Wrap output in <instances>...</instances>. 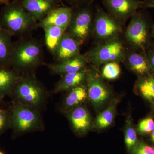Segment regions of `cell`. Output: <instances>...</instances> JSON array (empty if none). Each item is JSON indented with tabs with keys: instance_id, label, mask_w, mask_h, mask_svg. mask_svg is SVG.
I'll use <instances>...</instances> for the list:
<instances>
[{
	"instance_id": "1",
	"label": "cell",
	"mask_w": 154,
	"mask_h": 154,
	"mask_svg": "<svg viewBox=\"0 0 154 154\" xmlns=\"http://www.w3.org/2000/svg\"><path fill=\"white\" fill-rule=\"evenodd\" d=\"M151 29L145 13L137 11L127 28L125 33V39L134 49L145 53L152 43Z\"/></svg>"
},
{
	"instance_id": "2",
	"label": "cell",
	"mask_w": 154,
	"mask_h": 154,
	"mask_svg": "<svg viewBox=\"0 0 154 154\" xmlns=\"http://www.w3.org/2000/svg\"><path fill=\"white\" fill-rule=\"evenodd\" d=\"M34 20L26 12L22 3L6 4L0 12V24L3 29L13 34H20L28 29Z\"/></svg>"
},
{
	"instance_id": "3",
	"label": "cell",
	"mask_w": 154,
	"mask_h": 154,
	"mask_svg": "<svg viewBox=\"0 0 154 154\" xmlns=\"http://www.w3.org/2000/svg\"><path fill=\"white\" fill-rule=\"evenodd\" d=\"M126 50L118 37L103 42L91 49L86 57L96 66L108 63L124 62Z\"/></svg>"
},
{
	"instance_id": "4",
	"label": "cell",
	"mask_w": 154,
	"mask_h": 154,
	"mask_svg": "<svg viewBox=\"0 0 154 154\" xmlns=\"http://www.w3.org/2000/svg\"><path fill=\"white\" fill-rule=\"evenodd\" d=\"M41 123L39 113L34 107L21 103H16L11 112V125L17 134L37 128Z\"/></svg>"
},
{
	"instance_id": "5",
	"label": "cell",
	"mask_w": 154,
	"mask_h": 154,
	"mask_svg": "<svg viewBox=\"0 0 154 154\" xmlns=\"http://www.w3.org/2000/svg\"><path fill=\"white\" fill-rule=\"evenodd\" d=\"M41 53L40 45L35 42L13 44L10 64L19 69L33 66L38 62Z\"/></svg>"
},
{
	"instance_id": "6",
	"label": "cell",
	"mask_w": 154,
	"mask_h": 154,
	"mask_svg": "<svg viewBox=\"0 0 154 154\" xmlns=\"http://www.w3.org/2000/svg\"><path fill=\"white\" fill-rule=\"evenodd\" d=\"M13 92L19 103L34 108L41 105L44 99L43 89L32 79H19Z\"/></svg>"
},
{
	"instance_id": "7",
	"label": "cell",
	"mask_w": 154,
	"mask_h": 154,
	"mask_svg": "<svg viewBox=\"0 0 154 154\" xmlns=\"http://www.w3.org/2000/svg\"><path fill=\"white\" fill-rule=\"evenodd\" d=\"M119 22L102 9L96 10L94 25V33L96 38L105 42L118 37L122 32Z\"/></svg>"
},
{
	"instance_id": "8",
	"label": "cell",
	"mask_w": 154,
	"mask_h": 154,
	"mask_svg": "<svg viewBox=\"0 0 154 154\" xmlns=\"http://www.w3.org/2000/svg\"><path fill=\"white\" fill-rule=\"evenodd\" d=\"M93 13L89 7H85L73 12L69 24V33L79 44L84 43L91 32Z\"/></svg>"
},
{
	"instance_id": "9",
	"label": "cell",
	"mask_w": 154,
	"mask_h": 154,
	"mask_svg": "<svg viewBox=\"0 0 154 154\" xmlns=\"http://www.w3.org/2000/svg\"><path fill=\"white\" fill-rule=\"evenodd\" d=\"M140 0H103L108 13L119 22L132 17L140 8Z\"/></svg>"
},
{
	"instance_id": "10",
	"label": "cell",
	"mask_w": 154,
	"mask_h": 154,
	"mask_svg": "<svg viewBox=\"0 0 154 154\" xmlns=\"http://www.w3.org/2000/svg\"><path fill=\"white\" fill-rule=\"evenodd\" d=\"M88 96L90 101L95 105L104 104L110 96V91L101 77L93 71L87 72Z\"/></svg>"
},
{
	"instance_id": "11",
	"label": "cell",
	"mask_w": 154,
	"mask_h": 154,
	"mask_svg": "<svg viewBox=\"0 0 154 154\" xmlns=\"http://www.w3.org/2000/svg\"><path fill=\"white\" fill-rule=\"evenodd\" d=\"M72 14V10L69 7L54 8L42 20L39 25L42 28L53 25L65 30L70 22Z\"/></svg>"
},
{
	"instance_id": "12",
	"label": "cell",
	"mask_w": 154,
	"mask_h": 154,
	"mask_svg": "<svg viewBox=\"0 0 154 154\" xmlns=\"http://www.w3.org/2000/svg\"><path fill=\"white\" fill-rule=\"evenodd\" d=\"M124 61L132 72L140 77L152 74V71L145 53L126 51Z\"/></svg>"
},
{
	"instance_id": "13",
	"label": "cell",
	"mask_w": 154,
	"mask_h": 154,
	"mask_svg": "<svg viewBox=\"0 0 154 154\" xmlns=\"http://www.w3.org/2000/svg\"><path fill=\"white\" fill-rule=\"evenodd\" d=\"M22 5L33 20H42L54 9V0H23Z\"/></svg>"
},
{
	"instance_id": "14",
	"label": "cell",
	"mask_w": 154,
	"mask_h": 154,
	"mask_svg": "<svg viewBox=\"0 0 154 154\" xmlns=\"http://www.w3.org/2000/svg\"><path fill=\"white\" fill-rule=\"evenodd\" d=\"M79 45L69 34L63 35L55 50L58 59L62 62L79 55Z\"/></svg>"
},
{
	"instance_id": "15",
	"label": "cell",
	"mask_w": 154,
	"mask_h": 154,
	"mask_svg": "<svg viewBox=\"0 0 154 154\" xmlns=\"http://www.w3.org/2000/svg\"><path fill=\"white\" fill-rule=\"evenodd\" d=\"M75 131L79 134H85L90 129L91 119L88 110L85 107L78 106L74 108L69 115Z\"/></svg>"
},
{
	"instance_id": "16",
	"label": "cell",
	"mask_w": 154,
	"mask_h": 154,
	"mask_svg": "<svg viewBox=\"0 0 154 154\" xmlns=\"http://www.w3.org/2000/svg\"><path fill=\"white\" fill-rule=\"evenodd\" d=\"M88 60L86 57L79 54L67 60L60 62L57 64L51 66L50 68L55 73L63 75L75 73L82 70Z\"/></svg>"
},
{
	"instance_id": "17",
	"label": "cell",
	"mask_w": 154,
	"mask_h": 154,
	"mask_svg": "<svg viewBox=\"0 0 154 154\" xmlns=\"http://www.w3.org/2000/svg\"><path fill=\"white\" fill-rule=\"evenodd\" d=\"M19 79L16 72L7 66H0V96L4 97L12 93Z\"/></svg>"
},
{
	"instance_id": "18",
	"label": "cell",
	"mask_w": 154,
	"mask_h": 154,
	"mask_svg": "<svg viewBox=\"0 0 154 154\" xmlns=\"http://www.w3.org/2000/svg\"><path fill=\"white\" fill-rule=\"evenodd\" d=\"M87 72L80 71L75 73L64 75L56 86L54 91L56 93L71 90L77 86L82 85L86 79Z\"/></svg>"
},
{
	"instance_id": "19",
	"label": "cell",
	"mask_w": 154,
	"mask_h": 154,
	"mask_svg": "<svg viewBox=\"0 0 154 154\" xmlns=\"http://www.w3.org/2000/svg\"><path fill=\"white\" fill-rule=\"evenodd\" d=\"M88 97L87 88L80 85L71 89L64 101L63 107L66 110L73 109L82 104Z\"/></svg>"
},
{
	"instance_id": "20",
	"label": "cell",
	"mask_w": 154,
	"mask_h": 154,
	"mask_svg": "<svg viewBox=\"0 0 154 154\" xmlns=\"http://www.w3.org/2000/svg\"><path fill=\"white\" fill-rule=\"evenodd\" d=\"M11 36V33L4 29L0 31V66H7L10 64L13 45Z\"/></svg>"
},
{
	"instance_id": "21",
	"label": "cell",
	"mask_w": 154,
	"mask_h": 154,
	"mask_svg": "<svg viewBox=\"0 0 154 154\" xmlns=\"http://www.w3.org/2000/svg\"><path fill=\"white\" fill-rule=\"evenodd\" d=\"M45 42L48 49L55 51L65 30L57 26L50 25L44 28Z\"/></svg>"
},
{
	"instance_id": "22",
	"label": "cell",
	"mask_w": 154,
	"mask_h": 154,
	"mask_svg": "<svg viewBox=\"0 0 154 154\" xmlns=\"http://www.w3.org/2000/svg\"><path fill=\"white\" fill-rule=\"evenodd\" d=\"M137 88L141 96L148 100L154 99V75L140 77L137 81Z\"/></svg>"
},
{
	"instance_id": "23",
	"label": "cell",
	"mask_w": 154,
	"mask_h": 154,
	"mask_svg": "<svg viewBox=\"0 0 154 154\" xmlns=\"http://www.w3.org/2000/svg\"><path fill=\"white\" fill-rule=\"evenodd\" d=\"M115 105L112 104L96 117L95 124L99 128H106L113 122L115 113Z\"/></svg>"
},
{
	"instance_id": "24",
	"label": "cell",
	"mask_w": 154,
	"mask_h": 154,
	"mask_svg": "<svg viewBox=\"0 0 154 154\" xmlns=\"http://www.w3.org/2000/svg\"><path fill=\"white\" fill-rule=\"evenodd\" d=\"M120 73L121 68L118 63L113 62L104 64L102 70V75L107 80H114L119 76Z\"/></svg>"
},
{
	"instance_id": "25",
	"label": "cell",
	"mask_w": 154,
	"mask_h": 154,
	"mask_svg": "<svg viewBox=\"0 0 154 154\" xmlns=\"http://www.w3.org/2000/svg\"><path fill=\"white\" fill-rule=\"evenodd\" d=\"M127 123L125 132V141L127 149L131 150L137 143V136L130 122H128Z\"/></svg>"
},
{
	"instance_id": "26",
	"label": "cell",
	"mask_w": 154,
	"mask_h": 154,
	"mask_svg": "<svg viewBox=\"0 0 154 154\" xmlns=\"http://www.w3.org/2000/svg\"><path fill=\"white\" fill-rule=\"evenodd\" d=\"M138 130L141 133L147 134L154 130V121L151 117L144 119L140 122Z\"/></svg>"
},
{
	"instance_id": "27",
	"label": "cell",
	"mask_w": 154,
	"mask_h": 154,
	"mask_svg": "<svg viewBox=\"0 0 154 154\" xmlns=\"http://www.w3.org/2000/svg\"><path fill=\"white\" fill-rule=\"evenodd\" d=\"M133 149V154H154V147L143 142L137 143Z\"/></svg>"
},
{
	"instance_id": "28",
	"label": "cell",
	"mask_w": 154,
	"mask_h": 154,
	"mask_svg": "<svg viewBox=\"0 0 154 154\" xmlns=\"http://www.w3.org/2000/svg\"><path fill=\"white\" fill-rule=\"evenodd\" d=\"M11 125V113L0 109V134L4 132Z\"/></svg>"
},
{
	"instance_id": "29",
	"label": "cell",
	"mask_w": 154,
	"mask_h": 154,
	"mask_svg": "<svg viewBox=\"0 0 154 154\" xmlns=\"http://www.w3.org/2000/svg\"><path fill=\"white\" fill-rule=\"evenodd\" d=\"M145 54L148 60L153 73H154V43H151Z\"/></svg>"
},
{
	"instance_id": "30",
	"label": "cell",
	"mask_w": 154,
	"mask_h": 154,
	"mask_svg": "<svg viewBox=\"0 0 154 154\" xmlns=\"http://www.w3.org/2000/svg\"><path fill=\"white\" fill-rule=\"evenodd\" d=\"M140 8H154V0H143L141 4Z\"/></svg>"
},
{
	"instance_id": "31",
	"label": "cell",
	"mask_w": 154,
	"mask_h": 154,
	"mask_svg": "<svg viewBox=\"0 0 154 154\" xmlns=\"http://www.w3.org/2000/svg\"><path fill=\"white\" fill-rule=\"evenodd\" d=\"M73 3H79L83 2H87V1H90V0H69Z\"/></svg>"
},
{
	"instance_id": "32",
	"label": "cell",
	"mask_w": 154,
	"mask_h": 154,
	"mask_svg": "<svg viewBox=\"0 0 154 154\" xmlns=\"http://www.w3.org/2000/svg\"><path fill=\"white\" fill-rule=\"evenodd\" d=\"M151 35L152 38L154 39V25L152 26L151 29Z\"/></svg>"
},
{
	"instance_id": "33",
	"label": "cell",
	"mask_w": 154,
	"mask_h": 154,
	"mask_svg": "<svg viewBox=\"0 0 154 154\" xmlns=\"http://www.w3.org/2000/svg\"><path fill=\"white\" fill-rule=\"evenodd\" d=\"M10 0H0V5L2 4H7L9 3Z\"/></svg>"
},
{
	"instance_id": "34",
	"label": "cell",
	"mask_w": 154,
	"mask_h": 154,
	"mask_svg": "<svg viewBox=\"0 0 154 154\" xmlns=\"http://www.w3.org/2000/svg\"><path fill=\"white\" fill-rule=\"evenodd\" d=\"M151 140L154 143V130L152 132Z\"/></svg>"
},
{
	"instance_id": "35",
	"label": "cell",
	"mask_w": 154,
	"mask_h": 154,
	"mask_svg": "<svg viewBox=\"0 0 154 154\" xmlns=\"http://www.w3.org/2000/svg\"><path fill=\"white\" fill-rule=\"evenodd\" d=\"M3 98H4V97H2V96H0V103H2V101Z\"/></svg>"
},
{
	"instance_id": "36",
	"label": "cell",
	"mask_w": 154,
	"mask_h": 154,
	"mask_svg": "<svg viewBox=\"0 0 154 154\" xmlns=\"http://www.w3.org/2000/svg\"><path fill=\"white\" fill-rule=\"evenodd\" d=\"M3 29L2 27V25H1V24H0V31L3 30Z\"/></svg>"
},
{
	"instance_id": "37",
	"label": "cell",
	"mask_w": 154,
	"mask_h": 154,
	"mask_svg": "<svg viewBox=\"0 0 154 154\" xmlns=\"http://www.w3.org/2000/svg\"><path fill=\"white\" fill-rule=\"evenodd\" d=\"M0 154H5L3 152L1 151H0Z\"/></svg>"
}]
</instances>
